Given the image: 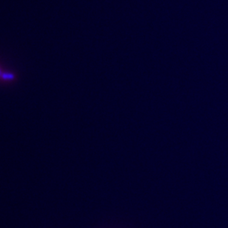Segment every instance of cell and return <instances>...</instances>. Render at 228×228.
Here are the masks:
<instances>
[]
</instances>
